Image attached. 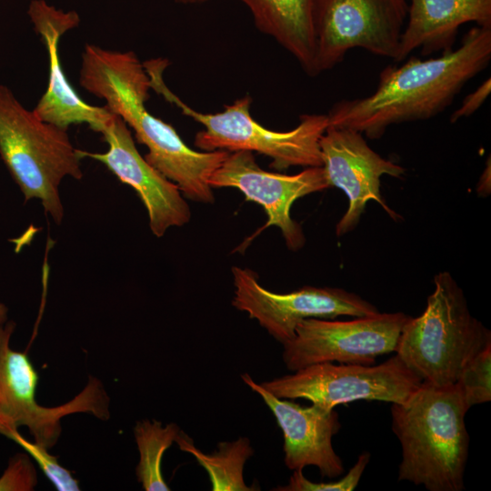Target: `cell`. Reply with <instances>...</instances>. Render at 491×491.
<instances>
[{"instance_id": "6da1fadb", "label": "cell", "mask_w": 491, "mask_h": 491, "mask_svg": "<svg viewBox=\"0 0 491 491\" xmlns=\"http://www.w3.org/2000/svg\"><path fill=\"white\" fill-rule=\"evenodd\" d=\"M490 59L491 26L476 25L456 49L435 58L411 56L400 66L385 67L370 95L332 106L328 125L378 139L392 125L430 119L445 111Z\"/></svg>"}, {"instance_id": "7a4b0ae2", "label": "cell", "mask_w": 491, "mask_h": 491, "mask_svg": "<svg viewBox=\"0 0 491 491\" xmlns=\"http://www.w3.org/2000/svg\"><path fill=\"white\" fill-rule=\"evenodd\" d=\"M79 83L134 130L136 140L148 150L145 159L175 184L185 198L214 202L208 179L228 152L190 148L171 125L146 109L151 80L134 52L86 44L81 55Z\"/></svg>"}, {"instance_id": "3957f363", "label": "cell", "mask_w": 491, "mask_h": 491, "mask_svg": "<svg viewBox=\"0 0 491 491\" xmlns=\"http://www.w3.org/2000/svg\"><path fill=\"white\" fill-rule=\"evenodd\" d=\"M469 407L456 384L422 385L403 403H392V431L402 448L398 480L428 491H461L468 457Z\"/></svg>"}, {"instance_id": "277c9868", "label": "cell", "mask_w": 491, "mask_h": 491, "mask_svg": "<svg viewBox=\"0 0 491 491\" xmlns=\"http://www.w3.org/2000/svg\"><path fill=\"white\" fill-rule=\"evenodd\" d=\"M423 314L405 324L396 355L424 383L455 384L463 366L491 344V332L472 316L450 273L434 277Z\"/></svg>"}, {"instance_id": "5b68a950", "label": "cell", "mask_w": 491, "mask_h": 491, "mask_svg": "<svg viewBox=\"0 0 491 491\" xmlns=\"http://www.w3.org/2000/svg\"><path fill=\"white\" fill-rule=\"evenodd\" d=\"M0 157L25 202L40 201L60 225L65 209L59 186L65 177H83L81 155L67 130L40 119L12 90L0 84Z\"/></svg>"}, {"instance_id": "8992f818", "label": "cell", "mask_w": 491, "mask_h": 491, "mask_svg": "<svg viewBox=\"0 0 491 491\" xmlns=\"http://www.w3.org/2000/svg\"><path fill=\"white\" fill-rule=\"evenodd\" d=\"M165 66L161 62L147 66L151 88L205 127L195 135L194 141L201 151L256 152L270 157V166L276 170L322 166L320 139L328 125L326 114H304L294 129L278 132L261 125L251 116L252 98L248 95L225 105L221 112L201 113L165 86L162 78Z\"/></svg>"}, {"instance_id": "52a82bcc", "label": "cell", "mask_w": 491, "mask_h": 491, "mask_svg": "<svg viewBox=\"0 0 491 491\" xmlns=\"http://www.w3.org/2000/svg\"><path fill=\"white\" fill-rule=\"evenodd\" d=\"M15 329L13 321L0 326V434L25 426L35 443L50 449L61 436L64 416L89 413L101 420L110 417V398L101 381L93 376L72 400L54 407L39 405L38 374L27 353L11 346Z\"/></svg>"}, {"instance_id": "ba28073f", "label": "cell", "mask_w": 491, "mask_h": 491, "mask_svg": "<svg viewBox=\"0 0 491 491\" xmlns=\"http://www.w3.org/2000/svg\"><path fill=\"white\" fill-rule=\"evenodd\" d=\"M422 383L396 355L379 365L315 364L260 386L278 398L306 399L329 412L358 400L403 403Z\"/></svg>"}, {"instance_id": "9c48e42d", "label": "cell", "mask_w": 491, "mask_h": 491, "mask_svg": "<svg viewBox=\"0 0 491 491\" xmlns=\"http://www.w3.org/2000/svg\"><path fill=\"white\" fill-rule=\"evenodd\" d=\"M407 0H315L316 73L335 67L353 48L396 56Z\"/></svg>"}, {"instance_id": "30bf717a", "label": "cell", "mask_w": 491, "mask_h": 491, "mask_svg": "<svg viewBox=\"0 0 491 491\" xmlns=\"http://www.w3.org/2000/svg\"><path fill=\"white\" fill-rule=\"evenodd\" d=\"M409 318L403 312L347 321L306 318L296 326L294 337L283 344V361L291 372L326 362L375 365L377 356L396 352Z\"/></svg>"}, {"instance_id": "8fae6325", "label": "cell", "mask_w": 491, "mask_h": 491, "mask_svg": "<svg viewBox=\"0 0 491 491\" xmlns=\"http://www.w3.org/2000/svg\"><path fill=\"white\" fill-rule=\"evenodd\" d=\"M232 274V306L247 313L282 345L294 337L296 326L306 318L361 317L379 313L370 302L342 288L304 286L279 294L263 287L251 269L233 266Z\"/></svg>"}, {"instance_id": "7c38bea8", "label": "cell", "mask_w": 491, "mask_h": 491, "mask_svg": "<svg viewBox=\"0 0 491 491\" xmlns=\"http://www.w3.org/2000/svg\"><path fill=\"white\" fill-rule=\"evenodd\" d=\"M212 188L235 187L246 201L263 206L267 215L264 230L277 226L286 246L296 251L306 243L301 225L291 217L296 200L330 186L323 166L306 167L296 175L268 172L256 163L253 152H229L208 179Z\"/></svg>"}, {"instance_id": "4fadbf2b", "label": "cell", "mask_w": 491, "mask_h": 491, "mask_svg": "<svg viewBox=\"0 0 491 491\" xmlns=\"http://www.w3.org/2000/svg\"><path fill=\"white\" fill-rule=\"evenodd\" d=\"M322 166L330 186L341 189L348 199V207L336 226L340 236L359 224L366 204L376 201L396 220L399 215L383 199L380 179L384 175L401 177L405 168L375 152L357 131L327 125L320 139Z\"/></svg>"}, {"instance_id": "5bb4252c", "label": "cell", "mask_w": 491, "mask_h": 491, "mask_svg": "<svg viewBox=\"0 0 491 491\" xmlns=\"http://www.w3.org/2000/svg\"><path fill=\"white\" fill-rule=\"evenodd\" d=\"M101 134L108 145L107 151L90 153L79 149L81 157L102 163L120 182L136 192L147 211L153 235L161 237L170 227L186 225L191 210L185 197L175 184L140 155L125 122L114 114Z\"/></svg>"}, {"instance_id": "9a60e30c", "label": "cell", "mask_w": 491, "mask_h": 491, "mask_svg": "<svg viewBox=\"0 0 491 491\" xmlns=\"http://www.w3.org/2000/svg\"><path fill=\"white\" fill-rule=\"evenodd\" d=\"M27 15L45 45L49 61L47 87L33 111L43 121L65 130L71 125L86 124L101 133L114 113L105 105H89L78 95L66 78L58 55L60 38L78 26L79 15L58 9L45 0H32Z\"/></svg>"}, {"instance_id": "2e32d148", "label": "cell", "mask_w": 491, "mask_h": 491, "mask_svg": "<svg viewBox=\"0 0 491 491\" xmlns=\"http://www.w3.org/2000/svg\"><path fill=\"white\" fill-rule=\"evenodd\" d=\"M242 380L257 393L276 419L284 436L285 464L290 470L308 466L318 468L322 476L335 478L344 474L341 457L332 438L341 424L337 412L325 411L315 405L303 406L292 399L278 398L256 383L248 374Z\"/></svg>"}, {"instance_id": "e0dca14e", "label": "cell", "mask_w": 491, "mask_h": 491, "mask_svg": "<svg viewBox=\"0 0 491 491\" xmlns=\"http://www.w3.org/2000/svg\"><path fill=\"white\" fill-rule=\"evenodd\" d=\"M491 26V0H411L395 62L420 48L424 55L452 49L458 28Z\"/></svg>"}, {"instance_id": "ac0fdd59", "label": "cell", "mask_w": 491, "mask_h": 491, "mask_svg": "<svg viewBox=\"0 0 491 491\" xmlns=\"http://www.w3.org/2000/svg\"><path fill=\"white\" fill-rule=\"evenodd\" d=\"M256 28L288 51L310 76H316L315 0H239Z\"/></svg>"}, {"instance_id": "d6986e66", "label": "cell", "mask_w": 491, "mask_h": 491, "mask_svg": "<svg viewBox=\"0 0 491 491\" xmlns=\"http://www.w3.org/2000/svg\"><path fill=\"white\" fill-rule=\"evenodd\" d=\"M175 442L179 448L191 454L207 472L213 491H252L254 486L246 485L243 472L246 462L254 455L247 437L231 442H221L217 451L205 454L199 450L194 441L182 430Z\"/></svg>"}, {"instance_id": "ffe728a7", "label": "cell", "mask_w": 491, "mask_h": 491, "mask_svg": "<svg viewBox=\"0 0 491 491\" xmlns=\"http://www.w3.org/2000/svg\"><path fill=\"white\" fill-rule=\"evenodd\" d=\"M180 430L175 423L165 426L156 420L144 419L135 423L134 436L139 452L135 476L144 490H170L162 475V458Z\"/></svg>"}, {"instance_id": "44dd1931", "label": "cell", "mask_w": 491, "mask_h": 491, "mask_svg": "<svg viewBox=\"0 0 491 491\" xmlns=\"http://www.w3.org/2000/svg\"><path fill=\"white\" fill-rule=\"evenodd\" d=\"M468 406L491 400V344L470 359L461 369L456 381Z\"/></svg>"}, {"instance_id": "7402d4cb", "label": "cell", "mask_w": 491, "mask_h": 491, "mask_svg": "<svg viewBox=\"0 0 491 491\" xmlns=\"http://www.w3.org/2000/svg\"><path fill=\"white\" fill-rule=\"evenodd\" d=\"M1 435L19 445L39 466L41 471L58 491H79V482L71 472L61 466L47 448L25 439L17 429H6Z\"/></svg>"}, {"instance_id": "603a6c76", "label": "cell", "mask_w": 491, "mask_h": 491, "mask_svg": "<svg viewBox=\"0 0 491 491\" xmlns=\"http://www.w3.org/2000/svg\"><path fill=\"white\" fill-rule=\"evenodd\" d=\"M370 461V454L363 452L355 465L340 479L330 482L315 483L307 479L303 470H294L287 485L274 488L276 491H352L356 489Z\"/></svg>"}, {"instance_id": "cb8c5ba5", "label": "cell", "mask_w": 491, "mask_h": 491, "mask_svg": "<svg viewBox=\"0 0 491 491\" xmlns=\"http://www.w3.org/2000/svg\"><path fill=\"white\" fill-rule=\"evenodd\" d=\"M37 485V474L31 456L19 452L12 456L0 476V491H31Z\"/></svg>"}, {"instance_id": "d4e9b609", "label": "cell", "mask_w": 491, "mask_h": 491, "mask_svg": "<svg viewBox=\"0 0 491 491\" xmlns=\"http://www.w3.org/2000/svg\"><path fill=\"white\" fill-rule=\"evenodd\" d=\"M491 93V79H486L475 91L467 95L457 108L450 116V122L455 123L461 118L468 117L473 115Z\"/></svg>"}, {"instance_id": "484cf974", "label": "cell", "mask_w": 491, "mask_h": 491, "mask_svg": "<svg viewBox=\"0 0 491 491\" xmlns=\"http://www.w3.org/2000/svg\"><path fill=\"white\" fill-rule=\"evenodd\" d=\"M8 319V307L0 301V326L5 325Z\"/></svg>"}, {"instance_id": "4316f807", "label": "cell", "mask_w": 491, "mask_h": 491, "mask_svg": "<svg viewBox=\"0 0 491 491\" xmlns=\"http://www.w3.org/2000/svg\"><path fill=\"white\" fill-rule=\"evenodd\" d=\"M177 3L184 4V5H196V4H203L211 0H175Z\"/></svg>"}]
</instances>
